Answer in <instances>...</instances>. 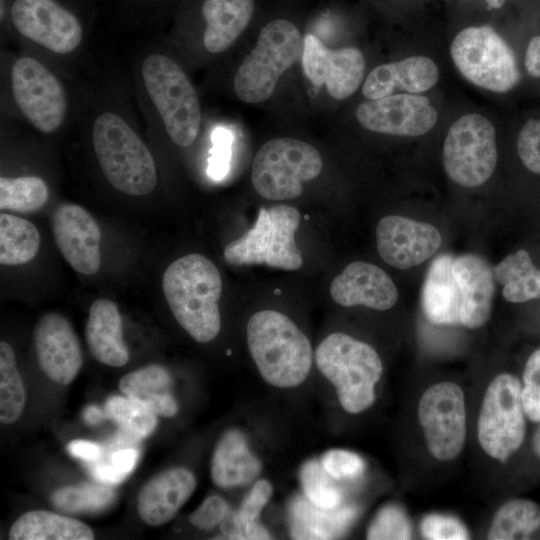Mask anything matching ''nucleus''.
I'll use <instances>...</instances> for the list:
<instances>
[{"instance_id": "1", "label": "nucleus", "mask_w": 540, "mask_h": 540, "mask_svg": "<svg viewBox=\"0 0 540 540\" xmlns=\"http://www.w3.org/2000/svg\"><path fill=\"white\" fill-rule=\"evenodd\" d=\"M162 289L179 325L197 342L212 341L220 332L222 279L216 265L201 254H187L165 270Z\"/></svg>"}, {"instance_id": "2", "label": "nucleus", "mask_w": 540, "mask_h": 540, "mask_svg": "<svg viewBox=\"0 0 540 540\" xmlns=\"http://www.w3.org/2000/svg\"><path fill=\"white\" fill-rule=\"evenodd\" d=\"M250 355L263 380L277 388H293L308 377L313 364L310 340L285 314L261 310L246 328Z\"/></svg>"}, {"instance_id": "3", "label": "nucleus", "mask_w": 540, "mask_h": 540, "mask_svg": "<svg viewBox=\"0 0 540 540\" xmlns=\"http://www.w3.org/2000/svg\"><path fill=\"white\" fill-rule=\"evenodd\" d=\"M92 144L98 164L116 190L143 196L157 184L154 158L143 140L119 114H99L92 126Z\"/></svg>"}, {"instance_id": "4", "label": "nucleus", "mask_w": 540, "mask_h": 540, "mask_svg": "<svg viewBox=\"0 0 540 540\" xmlns=\"http://www.w3.org/2000/svg\"><path fill=\"white\" fill-rule=\"evenodd\" d=\"M314 358L320 373L335 387L346 412L359 414L373 405L383 365L372 346L335 332L320 342Z\"/></svg>"}, {"instance_id": "5", "label": "nucleus", "mask_w": 540, "mask_h": 540, "mask_svg": "<svg viewBox=\"0 0 540 540\" xmlns=\"http://www.w3.org/2000/svg\"><path fill=\"white\" fill-rule=\"evenodd\" d=\"M141 78L172 142L183 148L192 145L201 124V108L183 69L167 55L152 53L141 64Z\"/></svg>"}, {"instance_id": "6", "label": "nucleus", "mask_w": 540, "mask_h": 540, "mask_svg": "<svg viewBox=\"0 0 540 540\" xmlns=\"http://www.w3.org/2000/svg\"><path fill=\"white\" fill-rule=\"evenodd\" d=\"M303 42L298 28L288 20L275 19L260 31L256 46L238 67L233 87L245 103L267 100L280 76L302 55Z\"/></svg>"}, {"instance_id": "7", "label": "nucleus", "mask_w": 540, "mask_h": 540, "mask_svg": "<svg viewBox=\"0 0 540 540\" xmlns=\"http://www.w3.org/2000/svg\"><path fill=\"white\" fill-rule=\"evenodd\" d=\"M301 222L299 210L289 205L260 208L256 222L243 236L224 248V259L232 265H267L298 270L303 265L295 233Z\"/></svg>"}, {"instance_id": "8", "label": "nucleus", "mask_w": 540, "mask_h": 540, "mask_svg": "<svg viewBox=\"0 0 540 540\" xmlns=\"http://www.w3.org/2000/svg\"><path fill=\"white\" fill-rule=\"evenodd\" d=\"M323 162L311 144L295 138H275L264 143L252 162L251 182L268 200H287L301 195L303 184L318 177Z\"/></svg>"}, {"instance_id": "9", "label": "nucleus", "mask_w": 540, "mask_h": 540, "mask_svg": "<svg viewBox=\"0 0 540 540\" xmlns=\"http://www.w3.org/2000/svg\"><path fill=\"white\" fill-rule=\"evenodd\" d=\"M450 54L471 83L493 92H507L520 80L514 53L490 26L468 27L453 39Z\"/></svg>"}, {"instance_id": "10", "label": "nucleus", "mask_w": 540, "mask_h": 540, "mask_svg": "<svg viewBox=\"0 0 540 540\" xmlns=\"http://www.w3.org/2000/svg\"><path fill=\"white\" fill-rule=\"evenodd\" d=\"M521 389L516 376L497 375L485 392L478 417L477 436L481 448L503 463L520 448L525 437Z\"/></svg>"}, {"instance_id": "11", "label": "nucleus", "mask_w": 540, "mask_h": 540, "mask_svg": "<svg viewBox=\"0 0 540 540\" xmlns=\"http://www.w3.org/2000/svg\"><path fill=\"white\" fill-rule=\"evenodd\" d=\"M496 163V132L489 119L466 114L451 125L443 145V166L453 182L480 186L491 177Z\"/></svg>"}, {"instance_id": "12", "label": "nucleus", "mask_w": 540, "mask_h": 540, "mask_svg": "<svg viewBox=\"0 0 540 540\" xmlns=\"http://www.w3.org/2000/svg\"><path fill=\"white\" fill-rule=\"evenodd\" d=\"M10 82L15 104L35 129L51 134L61 127L68 99L51 70L34 57L21 56L12 64Z\"/></svg>"}, {"instance_id": "13", "label": "nucleus", "mask_w": 540, "mask_h": 540, "mask_svg": "<svg viewBox=\"0 0 540 540\" xmlns=\"http://www.w3.org/2000/svg\"><path fill=\"white\" fill-rule=\"evenodd\" d=\"M418 420L430 454L440 461L455 459L466 438V410L462 389L453 382H440L422 394Z\"/></svg>"}, {"instance_id": "14", "label": "nucleus", "mask_w": 540, "mask_h": 540, "mask_svg": "<svg viewBox=\"0 0 540 540\" xmlns=\"http://www.w3.org/2000/svg\"><path fill=\"white\" fill-rule=\"evenodd\" d=\"M10 17L16 31L56 54H69L83 39L78 18L55 0H14Z\"/></svg>"}, {"instance_id": "15", "label": "nucleus", "mask_w": 540, "mask_h": 540, "mask_svg": "<svg viewBox=\"0 0 540 540\" xmlns=\"http://www.w3.org/2000/svg\"><path fill=\"white\" fill-rule=\"evenodd\" d=\"M302 67L314 86L325 85L332 98L342 100L354 94L361 84L365 58L358 48L333 50L317 36L307 34L303 40Z\"/></svg>"}, {"instance_id": "16", "label": "nucleus", "mask_w": 540, "mask_h": 540, "mask_svg": "<svg viewBox=\"0 0 540 540\" xmlns=\"http://www.w3.org/2000/svg\"><path fill=\"white\" fill-rule=\"evenodd\" d=\"M356 118L367 130L413 137L429 132L437 122L438 113L427 97L400 93L360 103Z\"/></svg>"}, {"instance_id": "17", "label": "nucleus", "mask_w": 540, "mask_h": 540, "mask_svg": "<svg viewBox=\"0 0 540 540\" xmlns=\"http://www.w3.org/2000/svg\"><path fill=\"white\" fill-rule=\"evenodd\" d=\"M375 234L380 257L400 270L426 261L438 251L442 242L435 226L399 215L383 217Z\"/></svg>"}, {"instance_id": "18", "label": "nucleus", "mask_w": 540, "mask_h": 540, "mask_svg": "<svg viewBox=\"0 0 540 540\" xmlns=\"http://www.w3.org/2000/svg\"><path fill=\"white\" fill-rule=\"evenodd\" d=\"M51 226L55 243L70 266L81 274H96L101 265V231L92 215L78 204H61L52 215Z\"/></svg>"}, {"instance_id": "19", "label": "nucleus", "mask_w": 540, "mask_h": 540, "mask_svg": "<svg viewBox=\"0 0 540 540\" xmlns=\"http://www.w3.org/2000/svg\"><path fill=\"white\" fill-rule=\"evenodd\" d=\"M34 346L39 366L49 379L61 385L75 379L83 355L76 333L64 316L44 314L34 328Z\"/></svg>"}, {"instance_id": "20", "label": "nucleus", "mask_w": 540, "mask_h": 540, "mask_svg": "<svg viewBox=\"0 0 540 540\" xmlns=\"http://www.w3.org/2000/svg\"><path fill=\"white\" fill-rule=\"evenodd\" d=\"M330 295L343 307L366 306L388 310L398 299L391 277L380 267L365 261H354L331 282Z\"/></svg>"}, {"instance_id": "21", "label": "nucleus", "mask_w": 540, "mask_h": 540, "mask_svg": "<svg viewBox=\"0 0 540 540\" xmlns=\"http://www.w3.org/2000/svg\"><path fill=\"white\" fill-rule=\"evenodd\" d=\"M197 485L194 474L184 467H174L148 481L137 499L140 518L151 526H160L178 513Z\"/></svg>"}, {"instance_id": "22", "label": "nucleus", "mask_w": 540, "mask_h": 540, "mask_svg": "<svg viewBox=\"0 0 540 540\" xmlns=\"http://www.w3.org/2000/svg\"><path fill=\"white\" fill-rule=\"evenodd\" d=\"M453 273L460 290V324L476 329L490 318L495 291L490 265L474 254L454 258Z\"/></svg>"}, {"instance_id": "23", "label": "nucleus", "mask_w": 540, "mask_h": 540, "mask_svg": "<svg viewBox=\"0 0 540 540\" xmlns=\"http://www.w3.org/2000/svg\"><path fill=\"white\" fill-rule=\"evenodd\" d=\"M439 79L434 61L425 56H412L375 67L365 79L362 94L369 100L392 95L396 91L411 94L431 89Z\"/></svg>"}, {"instance_id": "24", "label": "nucleus", "mask_w": 540, "mask_h": 540, "mask_svg": "<svg viewBox=\"0 0 540 540\" xmlns=\"http://www.w3.org/2000/svg\"><path fill=\"white\" fill-rule=\"evenodd\" d=\"M260 459L239 429H229L218 440L211 459L213 483L223 489L245 486L261 473Z\"/></svg>"}, {"instance_id": "25", "label": "nucleus", "mask_w": 540, "mask_h": 540, "mask_svg": "<svg viewBox=\"0 0 540 540\" xmlns=\"http://www.w3.org/2000/svg\"><path fill=\"white\" fill-rule=\"evenodd\" d=\"M85 337L91 355L98 362L124 366L129 352L123 340L122 317L117 305L106 298L95 300L89 310Z\"/></svg>"}, {"instance_id": "26", "label": "nucleus", "mask_w": 540, "mask_h": 540, "mask_svg": "<svg viewBox=\"0 0 540 540\" xmlns=\"http://www.w3.org/2000/svg\"><path fill=\"white\" fill-rule=\"evenodd\" d=\"M454 258L443 254L429 266L421 294L426 318L437 325L460 324L461 295L453 273Z\"/></svg>"}, {"instance_id": "27", "label": "nucleus", "mask_w": 540, "mask_h": 540, "mask_svg": "<svg viewBox=\"0 0 540 540\" xmlns=\"http://www.w3.org/2000/svg\"><path fill=\"white\" fill-rule=\"evenodd\" d=\"M253 12L254 0H205L202 5L205 49L213 54L225 51L245 30Z\"/></svg>"}, {"instance_id": "28", "label": "nucleus", "mask_w": 540, "mask_h": 540, "mask_svg": "<svg viewBox=\"0 0 540 540\" xmlns=\"http://www.w3.org/2000/svg\"><path fill=\"white\" fill-rule=\"evenodd\" d=\"M118 386L125 396L143 404L156 415L172 417L178 412L171 376L161 365L150 364L127 373Z\"/></svg>"}, {"instance_id": "29", "label": "nucleus", "mask_w": 540, "mask_h": 540, "mask_svg": "<svg viewBox=\"0 0 540 540\" xmlns=\"http://www.w3.org/2000/svg\"><path fill=\"white\" fill-rule=\"evenodd\" d=\"M291 536L294 539H332L340 536L354 521L353 507H319L305 496L297 498L291 509Z\"/></svg>"}, {"instance_id": "30", "label": "nucleus", "mask_w": 540, "mask_h": 540, "mask_svg": "<svg viewBox=\"0 0 540 540\" xmlns=\"http://www.w3.org/2000/svg\"><path fill=\"white\" fill-rule=\"evenodd\" d=\"M11 540H91L89 526L76 519L46 510L22 514L9 530Z\"/></svg>"}, {"instance_id": "31", "label": "nucleus", "mask_w": 540, "mask_h": 540, "mask_svg": "<svg viewBox=\"0 0 540 540\" xmlns=\"http://www.w3.org/2000/svg\"><path fill=\"white\" fill-rule=\"evenodd\" d=\"M494 279L503 285V297L513 303L540 298V270L525 250L507 255L493 269Z\"/></svg>"}, {"instance_id": "32", "label": "nucleus", "mask_w": 540, "mask_h": 540, "mask_svg": "<svg viewBox=\"0 0 540 540\" xmlns=\"http://www.w3.org/2000/svg\"><path fill=\"white\" fill-rule=\"evenodd\" d=\"M40 234L36 226L16 215H0V263L15 266L31 261L38 253Z\"/></svg>"}, {"instance_id": "33", "label": "nucleus", "mask_w": 540, "mask_h": 540, "mask_svg": "<svg viewBox=\"0 0 540 540\" xmlns=\"http://www.w3.org/2000/svg\"><path fill=\"white\" fill-rule=\"evenodd\" d=\"M540 528V506L529 499H513L496 512L488 539H527Z\"/></svg>"}, {"instance_id": "34", "label": "nucleus", "mask_w": 540, "mask_h": 540, "mask_svg": "<svg viewBox=\"0 0 540 540\" xmlns=\"http://www.w3.org/2000/svg\"><path fill=\"white\" fill-rule=\"evenodd\" d=\"M26 394L16 364L13 348L5 341L0 343V421L12 424L21 416Z\"/></svg>"}, {"instance_id": "35", "label": "nucleus", "mask_w": 540, "mask_h": 540, "mask_svg": "<svg viewBox=\"0 0 540 540\" xmlns=\"http://www.w3.org/2000/svg\"><path fill=\"white\" fill-rule=\"evenodd\" d=\"M49 197L46 182L38 176L0 178V208L28 213L42 208Z\"/></svg>"}, {"instance_id": "36", "label": "nucleus", "mask_w": 540, "mask_h": 540, "mask_svg": "<svg viewBox=\"0 0 540 540\" xmlns=\"http://www.w3.org/2000/svg\"><path fill=\"white\" fill-rule=\"evenodd\" d=\"M115 492L105 486L81 483L56 490L51 496L53 507L66 514L94 513L114 503Z\"/></svg>"}, {"instance_id": "37", "label": "nucleus", "mask_w": 540, "mask_h": 540, "mask_svg": "<svg viewBox=\"0 0 540 540\" xmlns=\"http://www.w3.org/2000/svg\"><path fill=\"white\" fill-rule=\"evenodd\" d=\"M105 415L124 431L139 438L149 436L157 425L154 412L125 395L109 397L105 403Z\"/></svg>"}, {"instance_id": "38", "label": "nucleus", "mask_w": 540, "mask_h": 540, "mask_svg": "<svg viewBox=\"0 0 540 540\" xmlns=\"http://www.w3.org/2000/svg\"><path fill=\"white\" fill-rule=\"evenodd\" d=\"M300 480L304 496L313 504L328 509L341 505V491L321 462L316 460L306 462L301 468Z\"/></svg>"}, {"instance_id": "39", "label": "nucleus", "mask_w": 540, "mask_h": 540, "mask_svg": "<svg viewBox=\"0 0 540 540\" xmlns=\"http://www.w3.org/2000/svg\"><path fill=\"white\" fill-rule=\"evenodd\" d=\"M273 486L265 479L255 482L250 493L244 499L237 515V526L244 539H269V532L258 522L259 516L269 503Z\"/></svg>"}, {"instance_id": "40", "label": "nucleus", "mask_w": 540, "mask_h": 540, "mask_svg": "<svg viewBox=\"0 0 540 540\" xmlns=\"http://www.w3.org/2000/svg\"><path fill=\"white\" fill-rule=\"evenodd\" d=\"M412 527L407 514L395 504L384 506L367 530V539H410Z\"/></svg>"}, {"instance_id": "41", "label": "nucleus", "mask_w": 540, "mask_h": 540, "mask_svg": "<svg viewBox=\"0 0 540 540\" xmlns=\"http://www.w3.org/2000/svg\"><path fill=\"white\" fill-rule=\"evenodd\" d=\"M521 399L525 415L533 422H540V349L525 364Z\"/></svg>"}, {"instance_id": "42", "label": "nucleus", "mask_w": 540, "mask_h": 540, "mask_svg": "<svg viewBox=\"0 0 540 540\" xmlns=\"http://www.w3.org/2000/svg\"><path fill=\"white\" fill-rule=\"evenodd\" d=\"M320 462L335 480L357 478L365 470V463L358 454L343 449L327 451Z\"/></svg>"}, {"instance_id": "43", "label": "nucleus", "mask_w": 540, "mask_h": 540, "mask_svg": "<svg viewBox=\"0 0 540 540\" xmlns=\"http://www.w3.org/2000/svg\"><path fill=\"white\" fill-rule=\"evenodd\" d=\"M421 534L431 540H463L469 538L465 525L457 518L444 514L426 515L420 524Z\"/></svg>"}, {"instance_id": "44", "label": "nucleus", "mask_w": 540, "mask_h": 540, "mask_svg": "<svg viewBox=\"0 0 540 540\" xmlns=\"http://www.w3.org/2000/svg\"><path fill=\"white\" fill-rule=\"evenodd\" d=\"M517 152L527 169L540 174V119H529L521 128Z\"/></svg>"}, {"instance_id": "45", "label": "nucleus", "mask_w": 540, "mask_h": 540, "mask_svg": "<svg viewBox=\"0 0 540 540\" xmlns=\"http://www.w3.org/2000/svg\"><path fill=\"white\" fill-rule=\"evenodd\" d=\"M227 514V502L218 495H212L190 515L189 520L195 527L209 530L221 523Z\"/></svg>"}, {"instance_id": "46", "label": "nucleus", "mask_w": 540, "mask_h": 540, "mask_svg": "<svg viewBox=\"0 0 540 540\" xmlns=\"http://www.w3.org/2000/svg\"><path fill=\"white\" fill-rule=\"evenodd\" d=\"M67 450L73 457L87 462L96 461L102 455L101 446L87 440H73L68 444Z\"/></svg>"}, {"instance_id": "47", "label": "nucleus", "mask_w": 540, "mask_h": 540, "mask_svg": "<svg viewBox=\"0 0 540 540\" xmlns=\"http://www.w3.org/2000/svg\"><path fill=\"white\" fill-rule=\"evenodd\" d=\"M93 477L104 484L120 483L126 476L111 463H94L89 466Z\"/></svg>"}, {"instance_id": "48", "label": "nucleus", "mask_w": 540, "mask_h": 540, "mask_svg": "<svg viewBox=\"0 0 540 540\" xmlns=\"http://www.w3.org/2000/svg\"><path fill=\"white\" fill-rule=\"evenodd\" d=\"M139 452L133 448L121 449L111 455L110 463L127 476L135 467Z\"/></svg>"}, {"instance_id": "49", "label": "nucleus", "mask_w": 540, "mask_h": 540, "mask_svg": "<svg viewBox=\"0 0 540 540\" xmlns=\"http://www.w3.org/2000/svg\"><path fill=\"white\" fill-rule=\"evenodd\" d=\"M524 64L531 76L540 78V36H535L529 41Z\"/></svg>"}, {"instance_id": "50", "label": "nucleus", "mask_w": 540, "mask_h": 540, "mask_svg": "<svg viewBox=\"0 0 540 540\" xmlns=\"http://www.w3.org/2000/svg\"><path fill=\"white\" fill-rule=\"evenodd\" d=\"M105 416L102 410L95 405L87 406L83 412L84 421L90 425L99 424Z\"/></svg>"}, {"instance_id": "51", "label": "nucleus", "mask_w": 540, "mask_h": 540, "mask_svg": "<svg viewBox=\"0 0 540 540\" xmlns=\"http://www.w3.org/2000/svg\"><path fill=\"white\" fill-rule=\"evenodd\" d=\"M533 450L535 454L540 458V426L533 437Z\"/></svg>"}, {"instance_id": "52", "label": "nucleus", "mask_w": 540, "mask_h": 540, "mask_svg": "<svg viewBox=\"0 0 540 540\" xmlns=\"http://www.w3.org/2000/svg\"><path fill=\"white\" fill-rule=\"evenodd\" d=\"M489 8L498 9L504 5L506 0H485Z\"/></svg>"}]
</instances>
